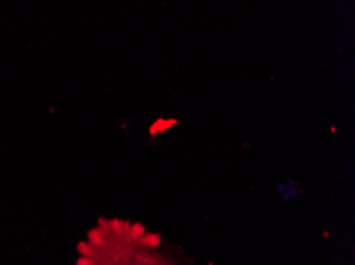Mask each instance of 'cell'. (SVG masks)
Returning <instances> with one entry per match:
<instances>
[{"instance_id": "obj_1", "label": "cell", "mask_w": 355, "mask_h": 265, "mask_svg": "<svg viewBox=\"0 0 355 265\" xmlns=\"http://www.w3.org/2000/svg\"><path fill=\"white\" fill-rule=\"evenodd\" d=\"M77 251V265H172L157 234L125 219H101Z\"/></svg>"}]
</instances>
